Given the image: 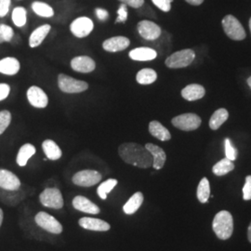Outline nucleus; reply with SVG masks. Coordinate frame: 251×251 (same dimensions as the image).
I'll use <instances>...</instances> for the list:
<instances>
[{
  "label": "nucleus",
  "mask_w": 251,
  "mask_h": 251,
  "mask_svg": "<svg viewBox=\"0 0 251 251\" xmlns=\"http://www.w3.org/2000/svg\"><path fill=\"white\" fill-rule=\"evenodd\" d=\"M152 4L163 12L171 11V3L173 0H152Z\"/></svg>",
  "instance_id": "4c0bfd02"
},
{
  "label": "nucleus",
  "mask_w": 251,
  "mask_h": 251,
  "mask_svg": "<svg viewBox=\"0 0 251 251\" xmlns=\"http://www.w3.org/2000/svg\"><path fill=\"white\" fill-rule=\"evenodd\" d=\"M185 1L192 6H200L204 2V0H185Z\"/></svg>",
  "instance_id": "c03bdc74"
},
{
  "label": "nucleus",
  "mask_w": 251,
  "mask_h": 251,
  "mask_svg": "<svg viewBox=\"0 0 251 251\" xmlns=\"http://www.w3.org/2000/svg\"><path fill=\"white\" fill-rule=\"evenodd\" d=\"M40 203L50 208L61 209L63 206V195L58 188H47L39 196Z\"/></svg>",
  "instance_id": "1a4fd4ad"
},
{
  "label": "nucleus",
  "mask_w": 251,
  "mask_h": 251,
  "mask_svg": "<svg viewBox=\"0 0 251 251\" xmlns=\"http://www.w3.org/2000/svg\"><path fill=\"white\" fill-rule=\"evenodd\" d=\"M145 148L152 155V168L156 171L161 170L167 160V154L165 151L162 149L161 147L153 144H145Z\"/></svg>",
  "instance_id": "6ab92c4d"
},
{
  "label": "nucleus",
  "mask_w": 251,
  "mask_h": 251,
  "mask_svg": "<svg viewBox=\"0 0 251 251\" xmlns=\"http://www.w3.org/2000/svg\"><path fill=\"white\" fill-rule=\"evenodd\" d=\"M14 37V30L8 25L0 24V44L9 43Z\"/></svg>",
  "instance_id": "72a5a7b5"
},
{
  "label": "nucleus",
  "mask_w": 251,
  "mask_h": 251,
  "mask_svg": "<svg viewBox=\"0 0 251 251\" xmlns=\"http://www.w3.org/2000/svg\"><path fill=\"white\" fill-rule=\"evenodd\" d=\"M144 199L143 193H141V192L135 193L134 195L127 200V202L123 206V210L126 214H127V215L134 214L135 212L138 211V209L143 205Z\"/></svg>",
  "instance_id": "a878e982"
},
{
  "label": "nucleus",
  "mask_w": 251,
  "mask_h": 251,
  "mask_svg": "<svg viewBox=\"0 0 251 251\" xmlns=\"http://www.w3.org/2000/svg\"><path fill=\"white\" fill-rule=\"evenodd\" d=\"M73 206L79 211L89 214H99L100 211L99 206L82 196H77L73 199Z\"/></svg>",
  "instance_id": "412c9836"
},
{
  "label": "nucleus",
  "mask_w": 251,
  "mask_h": 251,
  "mask_svg": "<svg viewBox=\"0 0 251 251\" xmlns=\"http://www.w3.org/2000/svg\"><path fill=\"white\" fill-rule=\"evenodd\" d=\"M222 25L226 36L229 38L235 41H241L246 38L247 34L244 27L238 19L235 18L233 15H226L222 21Z\"/></svg>",
  "instance_id": "39448f33"
},
{
  "label": "nucleus",
  "mask_w": 251,
  "mask_h": 251,
  "mask_svg": "<svg viewBox=\"0 0 251 251\" xmlns=\"http://www.w3.org/2000/svg\"><path fill=\"white\" fill-rule=\"evenodd\" d=\"M101 174L96 171L85 170L78 171L73 176L74 184L81 187H91L98 184L101 179Z\"/></svg>",
  "instance_id": "6e6552de"
},
{
  "label": "nucleus",
  "mask_w": 251,
  "mask_h": 251,
  "mask_svg": "<svg viewBox=\"0 0 251 251\" xmlns=\"http://www.w3.org/2000/svg\"><path fill=\"white\" fill-rule=\"evenodd\" d=\"M117 183L118 181L116 179H109L100 183L97 189V193L100 199L105 200L107 198L108 194H110L112 190L117 186Z\"/></svg>",
  "instance_id": "473e14b6"
},
{
  "label": "nucleus",
  "mask_w": 251,
  "mask_h": 251,
  "mask_svg": "<svg viewBox=\"0 0 251 251\" xmlns=\"http://www.w3.org/2000/svg\"><path fill=\"white\" fill-rule=\"evenodd\" d=\"M12 120V115L9 110L0 111V135L3 134L9 127Z\"/></svg>",
  "instance_id": "f704fd0d"
},
{
  "label": "nucleus",
  "mask_w": 251,
  "mask_h": 251,
  "mask_svg": "<svg viewBox=\"0 0 251 251\" xmlns=\"http://www.w3.org/2000/svg\"><path fill=\"white\" fill-rule=\"evenodd\" d=\"M149 132L152 137L162 142H167L171 139L170 130L156 120H152L149 123Z\"/></svg>",
  "instance_id": "5701e85b"
},
{
  "label": "nucleus",
  "mask_w": 251,
  "mask_h": 251,
  "mask_svg": "<svg viewBox=\"0 0 251 251\" xmlns=\"http://www.w3.org/2000/svg\"><path fill=\"white\" fill-rule=\"evenodd\" d=\"M196 53L191 49L181 50L170 55L166 61L165 64L167 67L171 69H179L187 67L195 61Z\"/></svg>",
  "instance_id": "20e7f679"
},
{
  "label": "nucleus",
  "mask_w": 251,
  "mask_h": 251,
  "mask_svg": "<svg viewBox=\"0 0 251 251\" xmlns=\"http://www.w3.org/2000/svg\"><path fill=\"white\" fill-rule=\"evenodd\" d=\"M212 229L221 240L229 239L233 232V219L227 210H222L216 214L212 222Z\"/></svg>",
  "instance_id": "f03ea898"
},
{
  "label": "nucleus",
  "mask_w": 251,
  "mask_h": 251,
  "mask_svg": "<svg viewBox=\"0 0 251 251\" xmlns=\"http://www.w3.org/2000/svg\"><path fill=\"white\" fill-rule=\"evenodd\" d=\"M247 82H248V85L250 86V88L251 89V76H250L249 78H248V80H247Z\"/></svg>",
  "instance_id": "de8ad7c7"
},
{
  "label": "nucleus",
  "mask_w": 251,
  "mask_h": 251,
  "mask_svg": "<svg viewBox=\"0 0 251 251\" xmlns=\"http://www.w3.org/2000/svg\"><path fill=\"white\" fill-rule=\"evenodd\" d=\"M157 79V74L152 68H144L136 75V81L138 84L147 86L154 83Z\"/></svg>",
  "instance_id": "cd10ccee"
},
{
  "label": "nucleus",
  "mask_w": 251,
  "mask_h": 251,
  "mask_svg": "<svg viewBox=\"0 0 251 251\" xmlns=\"http://www.w3.org/2000/svg\"><path fill=\"white\" fill-rule=\"evenodd\" d=\"M229 118V113L225 108H220L214 112L209 119V127L212 130H217Z\"/></svg>",
  "instance_id": "c85d7f7f"
},
{
  "label": "nucleus",
  "mask_w": 251,
  "mask_h": 251,
  "mask_svg": "<svg viewBox=\"0 0 251 251\" xmlns=\"http://www.w3.org/2000/svg\"><path fill=\"white\" fill-rule=\"evenodd\" d=\"M50 30H51V25L49 24L36 27L29 36V40H28L29 47L31 49H36L41 45L44 42L46 37L49 36Z\"/></svg>",
  "instance_id": "f3484780"
},
{
  "label": "nucleus",
  "mask_w": 251,
  "mask_h": 251,
  "mask_svg": "<svg viewBox=\"0 0 251 251\" xmlns=\"http://www.w3.org/2000/svg\"><path fill=\"white\" fill-rule=\"evenodd\" d=\"M21 70V63L17 58L8 56L0 60V74L5 75H15Z\"/></svg>",
  "instance_id": "aec40b11"
},
{
  "label": "nucleus",
  "mask_w": 251,
  "mask_h": 251,
  "mask_svg": "<svg viewBox=\"0 0 251 251\" xmlns=\"http://www.w3.org/2000/svg\"><path fill=\"white\" fill-rule=\"evenodd\" d=\"M128 17V11H127V6L121 3L119 8L117 9V18L115 24H125L127 21Z\"/></svg>",
  "instance_id": "e433bc0d"
},
{
  "label": "nucleus",
  "mask_w": 251,
  "mask_h": 251,
  "mask_svg": "<svg viewBox=\"0 0 251 251\" xmlns=\"http://www.w3.org/2000/svg\"><path fill=\"white\" fill-rule=\"evenodd\" d=\"M118 154L123 161L140 169H149L152 166L150 152L141 144L125 143L118 147Z\"/></svg>",
  "instance_id": "f257e3e1"
},
{
  "label": "nucleus",
  "mask_w": 251,
  "mask_h": 251,
  "mask_svg": "<svg viewBox=\"0 0 251 251\" xmlns=\"http://www.w3.org/2000/svg\"><path fill=\"white\" fill-rule=\"evenodd\" d=\"M11 0H0V18H4L8 15Z\"/></svg>",
  "instance_id": "ea45409f"
},
{
  "label": "nucleus",
  "mask_w": 251,
  "mask_h": 251,
  "mask_svg": "<svg viewBox=\"0 0 251 251\" xmlns=\"http://www.w3.org/2000/svg\"><path fill=\"white\" fill-rule=\"evenodd\" d=\"M11 88L7 83H0V101L5 100L10 94Z\"/></svg>",
  "instance_id": "a19ab883"
},
{
  "label": "nucleus",
  "mask_w": 251,
  "mask_h": 251,
  "mask_svg": "<svg viewBox=\"0 0 251 251\" xmlns=\"http://www.w3.org/2000/svg\"><path fill=\"white\" fill-rule=\"evenodd\" d=\"M0 188L15 192L21 188V180L11 171L0 169Z\"/></svg>",
  "instance_id": "2eb2a0df"
},
{
  "label": "nucleus",
  "mask_w": 251,
  "mask_h": 251,
  "mask_svg": "<svg viewBox=\"0 0 251 251\" xmlns=\"http://www.w3.org/2000/svg\"><path fill=\"white\" fill-rule=\"evenodd\" d=\"M69 30L73 36L77 38H85L90 36L94 30V23L87 16L77 17L70 24Z\"/></svg>",
  "instance_id": "0eeeda50"
},
{
  "label": "nucleus",
  "mask_w": 251,
  "mask_h": 251,
  "mask_svg": "<svg viewBox=\"0 0 251 251\" xmlns=\"http://www.w3.org/2000/svg\"><path fill=\"white\" fill-rule=\"evenodd\" d=\"M202 120L199 116L194 113L181 114L177 117H173L171 124L182 131H193L198 129L201 126Z\"/></svg>",
  "instance_id": "423d86ee"
},
{
  "label": "nucleus",
  "mask_w": 251,
  "mask_h": 251,
  "mask_svg": "<svg viewBox=\"0 0 251 251\" xmlns=\"http://www.w3.org/2000/svg\"><path fill=\"white\" fill-rule=\"evenodd\" d=\"M35 222L40 228L49 233L59 234L63 232V226L54 218L53 216L49 213L41 211L38 212L35 217Z\"/></svg>",
  "instance_id": "9b49d317"
},
{
  "label": "nucleus",
  "mask_w": 251,
  "mask_h": 251,
  "mask_svg": "<svg viewBox=\"0 0 251 251\" xmlns=\"http://www.w3.org/2000/svg\"><path fill=\"white\" fill-rule=\"evenodd\" d=\"M250 29H251V18L250 19Z\"/></svg>",
  "instance_id": "09e8293b"
},
{
  "label": "nucleus",
  "mask_w": 251,
  "mask_h": 251,
  "mask_svg": "<svg viewBox=\"0 0 251 251\" xmlns=\"http://www.w3.org/2000/svg\"><path fill=\"white\" fill-rule=\"evenodd\" d=\"M248 238H249L250 243H251V223L250 226H249V229H248Z\"/></svg>",
  "instance_id": "a18cd8bd"
},
{
  "label": "nucleus",
  "mask_w": 251,
  "mask_h": 251,
  "mask_svg": "<svg viewBox=\"0 0 251 251\" xmlns=\"http://www.w3.org/2000/svg\"><path fill=\"white\" fill-rule=\"evenodd\" d=\"M78 225L82 228L90 231H96V232H107L110 230V225L100 219L90 218V217H84L81 218L78 221Z\"/></svg>",
  "instance_id": "a211bd4d"
},
{
  "label": "nucleus",
  "mask_w": 251,
  "mask_h": 251,
  "mask_svg": "<svg viewBox=\"0 0 251 251\" xmlns=\"http://www.w3.org/2000/svg\"><path fill=\"white\" fill-rule=\"evenodd\" d=\"M42 149L46 154V157L51 161H56L60 159L63 155V152L59 145L52 140H45L42 143Z\"/></svg>",
  "instance_id": "b1692460"
},
{
  "label": "nucleus",
  "mask_w": 251,
  "mask_h": 251,
  "mask_svg": "<svg viewBox=\"0 0 251 251\" xmlns=\"http://www.w3.org/2000/svg\"><path fill=\"white\" fill-rule=\"evenodd\" d=\"M32 10L41 18H51L54 16V9L50 5L42 1H35L31 5Z\"/></svg>",
  "instance_id": "bb28decb"
},
{
  "label": "nucleus",
  "mask_w": 251,
  "mask_h": 251,
  "mask_svg": "<svg viewBox=\"0 0 251 251\" xmlns=\"http://www.w3.org/2000/svg\"><path fill=\"white\" fill-rule=\"evenodd\" d=\"M118 1L132 9H139L144 5V0H118Z\"/></svg>",
  "instance_id": "79ce46f5"
},
{
  "label": "nucleus",
  "mask_w": 251,
  "mask_h": 251,
  "mask_svg": "<svg viewBox=\"0 0 251 251\" xmlns=\"http://www.w3.org/2000/svg\"><path fill=\"white\" fill-rule=\"evenodd\" d=\"M26 98L31 106L36 109H45L49 105V97L40 87L33 85L26 91Z\"/></svg>",
  "instance_id": "f8f14e48"
},
{
  "label": "nucleus",
  "mask_w": 251,
  "mask_h": 251,
  "mask_svg": "<svg viewBox=\"0 0 251 251\" xmlns=\"http://www.w3.org/2000/svg\"><path fill=\"white\" fill-rule=\"evenodd\" d=\"M197 196L200 203L205 204L208 202V198L210 197V185L206 178H203L200 180L198 186Z\"/></svg>",
  "instance_id": "7c9ffc66"
},
{
  "label": "nucleus",
  "mask_w": 251,
  "mask_h": 251,
  "mask_svg": "<svg viewBox=\"0 0 251 251\" xmlns=\"http://www.w3.org/2000/svg\"><path fill=\"white\" fill-rule=\"evenodd\" d=\"M70 66L75 72L90 74L96 69V63L90 56L80 55L73 58Z\"/></svg>",
  "instance_id": "ddd939ff"
},
{
  "label": "nucleus",
  "mask_w": 251,
  "mask_h": 251,
  "mask_svg": "<svg viewBox=\"0 0 251 251\" xmlns=\"http://www.w3.org/2000/svg\"><path fill=\"white\" fill-rule=\"evenodd\" d=\"M225 155L226 158H228L231 161H234L237 158V149L233 146L231 140L229 138H226L225 141Z\"/></svg>",
  "instance_id": "c9c22d12"
},
{
  "label": "nucleus",
  "mask_w": 251,
  "mask_h": 251,
  "mask_svg": "<svg viewBox=\"0 0 251 251\" xmlns=\"http://www.w3.org/2000/svg\"><path fill=\"white\" fill-rule=\"evenodd\" d=\"M11 20L15 26L22 28L26 25L27 10L24 7H16L12 10Z\"/></svg>",
  "instance_id": "2f4dec72"
},
{
  "label": "nucleus",
  "mask_w": 251,
  "mask_h": 251,
  "mask_svg": "<svg viewBox=\"0 0 251 251\" xmlns=\"http://www.w3.org/2000/svg\"><path fill=\"white\" fill-rule=\"evenodd\" d=\"M129 45H130V40L126 36H112L102 42V49L107 52L116 53V52L125 50L129 47Z\"/></svg>",
  "instance_id": "4468645a"
},
{
  "label": "nucleus",
  "mask_w": 251,
  "mask_h": 251,
  "mask_svg": "<svg viewBox=\"0 0 251 251\" xmlns=\"http://www.w3.org/2000/svg\"><path fill=\"white\" fill-rule=\"evenodd\" d=\"M180 94L183 99L188 101H195L202 99L205 96L206 90L199 84H190L182 89Z\"/></svg>",
  "instance_id": "4be33fe9"
},
{
  "label": "nucleus",
  "mask_w": 251,
  "mask_h": 251,
  "mask_svg": "<svg viewBox=\"0 0 251 251\" xmlns=\"http://www.w3.org/2000/svg\"><path fill=\"white\" fill-rule=\"evenodd\" d=\"M243 198L246 201L251 200V175L246 177L245 184L243 187Z\"/></svg>",
  "instance_id": "58836bf2"
},
{
  "label": "nucleus",
  "mask_w": 251,
  "mask_h": 251,
  "mask_svg": "<svg viewBox=\"0 0 251 251\" xmlns=\"http://www.w3.org/2000/svg\"><path fill=\"white\" fill-rule=\"evenodd\" d=\"M128 57L135 62H150L157 57L155 50L149 47H139L128 52Z\"/></svg>",
  "instance_id": "dca6fc26"
},
{
  "label": "nucleus",
  "mask_w": 251,
  "mask_h": 251,
  "mask_svg": "<svg viewBox=\"0 0 251 251\" xmlns=\"http://www.w3.org/2000/svg\"><path fill=\"white\" fill-rule=\"evenodd\" d=\"M36 149L35 145L31 144H24L19 149L17 157H16V163L20 167H25L29 159L36 154Z\"/></svg>",
  "instance_id": "393cba45"
},
{
  "label": "nucleus",
  "mask_w": 251,
  "mask_h": 251,
  "mask_svg": "<svg viewBox=\"0 0 251 251\" xmlns=\"http://www.w3.org/2000/svg\"><path fill=\"white\" fill-rule=\"evenodd\" d=\"M95 14H96L97 18L101 22H105L109 18V12H108L107 9L97 8V9H95Z\"/></svg>",
  "instance_id": "37998d69"
},
{
  "label": "nucleus",
  "mask_w": 251,
  "mask_h": 251,
  "mask_svg": "<svg viewBox=\"0 0 251 251\" xmlns=\"http://www.w3.org/2000/svg\"><path fill=\"white\" fill-rule=\"evenodd\" d=\"M234 169V164L233 161L229 160L228 158H224L222 160L216 163L215 165L212 168V171L215 174L216 176H225L226 174H228L229 172L233 171Z\"/></svg>",
  "instance_id": "c756f323"
},
{
  "label": "nucleus",
  "mask_w": 251,
  "mask_h": 251,
  "mask_svg": "<svg viewBox=\"0 0 251 251\" xmlns=\"http://www.w3.org/2000/svg\"><path fill=\"white\" fill-rule=\"evenodd\" d=\"M58 88L66 94H78L89 90V83L65 74H60L58 75Z\"/></svg>",
  "instance_id": "7ed1b4c3"
},
{
  "label": "nucleus",
  "mask_w": 251,
  "mask_h": 251,
  "mask_svg": "<svg viewBox=\"0 0 251 251\" xmlns=\"http://www.w3.org/2000/svg\"><path fill=\"white\" fill-rule=\"evenodd\" d=\"M137 31L145 40L154 41L162 35L161 27L149 20H143L138 23Z\"/></svg>",
  "instance_id": "9d476101"
},
{
  "label": "nucleus",
  "mask_w": 251,
  "mask_h": 251,
  "mask_svg": "<svg viewBox=\"0 0 251 251\" xmlns=\"http://www.w3.org/2000/svg\"><path fill=\"white\" fill-rule=\"evenodd\" d=\"M3 219H4V213H3V210L0 208V227L3 223Z\"/></svg>",
  "instance_id": "49530a36"
}]
</instances>
